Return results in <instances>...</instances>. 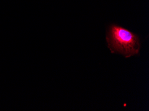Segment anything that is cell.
I'll return each instance as SVG.
<instances>
[{"instance_id": "obj_1", "label": "cell", "mask_w": 149, "mask_h": 111, "mask_svg": "<svg viewBox=\"0 0 149 111\" xmlns=\"http://www.w3.org/2000/svg\"><path fill=\"white\" fill-rule=\"evenodd\" d=\"M107 40L112 53H120L126 57L136 55L141 49V42L136 35L117 26L110 27Z\"/></svg>"}]
</instances>
